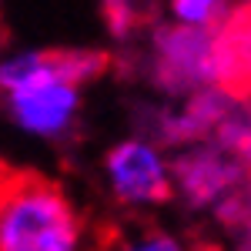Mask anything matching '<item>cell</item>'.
Masks as SVG:
<instances>
[{
    "mask_svg": "<svg viewBox=\"0 0 251 251\" xmlns=\"http://www.w3.org/2000/svg\"><path fill=\"white\" fill-rule=\"evenodd\" d=\"M241 181V168L218 144H194L174 157V194H181L191 208H214Z\"/></svg>",
    "mask_w": 251,
    "mask_h": 251,
    "instance_id": "5b68a950",
    "label": "cell"
},
{
    "mask_svg": "<svg viewBox=\"0 0 251 251\" xmlns=\"http://www.w3.org/2000/svg\"><path fill=\"white\" fill-rule=\"evenodd\" d=\"M0 251H94L91 228L60 184L7 174L0 184Z\"/></svg>",
    "mask_w": 251,
    "mask_h": 251,
    "instance_id": "7a4b0ae2",
    "label": "cell"
},
{
    "mask_svg": "<svg viewBox=\"0 0 251 251\" xmlns=\"http://www.w3.org/2000/svg\"><path fill=\"white\" fill-rule=\"evenodd\" d=\"M3 177H7V174H3V171H0V184H3Z\"/></svg>",
    "mask_w": 251,
    "mask_h": 251,
    "instance_id": "8fae6325",
    "label": "cell"
},
{
    "mask_svg": "<svg viewBox=\"0 0 251 251\" xmlns=\"http://www.w3.org/2000/svg\"><path fill=\"white\" fill-rule=\"evenodd\" d=\"M231 3L234 0H168V14L177 27L218 30L231 14Z\"/></svg>",
    "mask_w": 251,
    "mask_h": 251,
    "instance_id": "52a82bcc",
    "label": "cell"
},
{
    "mask_svg": "<svg viewBox=\"0 0 251 251\" xmlns=\"http://www.w3.org/2000/svg\"><path fill=\"white\" fill-rule=\"evenodd\" d=\"M100 7H104L107 30L117 40L131 37V30L137 27V0H100Z\"/></svg>",
    "mask_w": 251,
    "mask_h": 251,
    "instance_id": "9c48e42d",
    "label": "cell"
},
{
    "mask_svg": "<svg viewBox=\"0 0 251 251\" xmlns=\"http://www.w3.org/2000/svg\"><path fill=\"white\" fill-rule=\"evenodd\" d=\"M245 71L238 40L225 30H194L168 24L154 30L148 47V77L157 91L174 97H194L225 87Z\"/></svg>",
    "mask_w": 251,
    "mask_h": 251,
    "instance_id": "3957f363",
    "label": "cell"
},
{
    "mask_svg": "<svg viewBox=\"0 0 251 251\" xmlns=\"http://www.w3.org/2000/svg\"><path fill=\"white\" fill-rule=\"evenodd\" d=\"M248 74H251V44H248Z\"/></svg>",
    "mask_w": 251,
    "mask_h": 251,
    "instance_id": "30bf717a",
    "label": "cell"
},
{
    "mask_svg": "<svg viewBox=\"0 0 251 251\" xmlns=\"http://www.w3.org/2000/svg\"><path fill=\"white\" fill-rule=\"evenodd\" d=\"M104 184L121 208L151 211L174 198V161L148 134H127L104 151Z\"/></svg>",
    "mask_w": 251,
    "mask_h": 251,
    "instance_id": "277c9868",
    "label": "cell"
},
{
    "mask_svg": "<svg viewBox=\"0 0 251 251\" xmlns=\"http://www.w3.org/2000/svg\"><path fill=\"white\" fill-rule=\"evenodd\" d=\"M107 71L100 50H10L0 57V97L10 124L37 141H64L77 127L80 87Z\"/></svg>",
    "mask_w": 251,
    "mask_h": 251,
    "instance_id": "6da1fadb",
    "label": "cell"
},
{
    "mask_svg": "<svg viewBox=\"0 0 251 251\" xmlns=\"http://www.w3.org/2000/svg\"><path fill=\"white\" fill-rule=\"evenodd\" d=\"M231 117V97L225 87L201 91L194 97H184L181 107L161 117L157 124V144H204V137L218 134L225 121Z\"/></svg>",
    "mask_w": 251,
    "mask_h": 251,
    "instance_id": "8992f818",
    "label": "cell"
},
{
    "mask_svg": "<svg viewBox=\"0 0 251 251\" xmlns=\"http://www.w3.org/2000/svg\"><path fill=\"white\" fill-rule=\"evenodd\" d=\"M111 251H191V245L168 228H137L124 234Z\"/></svg>",
    "mask_w": 251,
    "mask_h": 251,
    "instance_id": "ba28073f",
    "label": "cell"
}]
</instances>
